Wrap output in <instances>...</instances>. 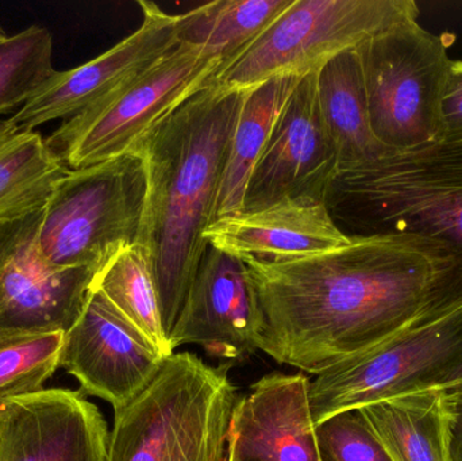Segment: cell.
Returning <instances> with one entry per match:
<instances>
[{"mask_svg": "<svg viewBox=\"0 0 462 461\" xmlns=\"http://www.w3.org/2000/svg\"><path fill=\"white\" fill-rule=\"evenodd\" d=\"M323 254L242 257L257 295L255 349L319 375L425 314L453 267L441 244L415 235H349Z\"/></svg>", "mask_w": 462, "mask_h": 461, "instance_id": "obj_1", "label": "cell"}, {"mask_svg": "<svg viewBox=\"0 0 462 461\" xmlns=\"http://www.w3.org/2000/svg\"><path fill=\"white\" fill-rule=\"evenodd\" d=\"M245 91L211 80L176 106L132 151L148 171L140 245L149 257L165 333L171 337L208 244Z\"/></svg>", "mask_w": 462, "mask_h": 461, "instance_id": "obj_2", "label": "cell"}, {"mask_svg": "<svg viewBox=\"0 0 462 461\" xmlns=\"http://www.w3.org/2000/svg\"><path fill=\"white\" fill-rule=\"evenodd\" d=\"M326 206L346 235H415L441 244L452 271L422 317L462 306V143H439L338 168Z\"/></svg>", "mask_w": 462, "mask_h": 461, "instance_id": "obj_3", "label": "cell"}, {"mask_svg": "<svg viewBox=\"0 0 462 461\" xmlns=\"http://www.w3.org/2000/svg\"><path fill=\"white\" fill-rule=\"evenodd\" d=\"M229 365L211 367L181 352L162 363L153 381L114 411L107 461H227L239 395Z\"/></svg>", "mask_w": 462, "mask_h": 461, "instance_id": "obj_4", "label": "cell"}, {"mask_svg": "<svg viewBox=\"0 0 462 461\" xmlns=\"http://www.w3.org/2000/svg\"><path fill=\"white\" fill-rule=\"evenodd\" d=\"M146 200L148 171L137 152L69 171L42 208L41 257L53 270L99 271L121 249L140 245Z\"/></svg>", "mask_w": 462, "mask_h": 461, "instance_id": "obj_5", "label": "cell"}, {"mask_svg": "<svg viewBox=\"0 0 462 461\" xmlns=\"http://www.w3.org/2000/svg\"><path fill=\"white\" fill-rule=\"evenodd\" d=\"M414 0H295L214 81L254 88L277 78H303L374 35L418 22Z\"/></svg>", "mask_w": 462, "mask_h": 461, "instance_id": "obj_6", "label": "cell"}, {"mask_svg": "<svg viewBox=\"0 0 462 461\" xmlns=\"http://www.w3.org/2000/svg\"><path fill=\"white\" fill-rule=\"evenodd\" d=\"M462 379V306L420 317L376 346L320 373L309 384L315 427L326 420L418 390Z\"/></svg>", "mask_w": 462, "mask_h": 461, "instance_id": "obj_7", "label": "cell"}, {"mask_svg": "<svg viewBox=\"0 0 462 461\" xmlns=\"http://www.w3.org/2000/svg\"><path fill=\"white\" fill-rule=\"evenodd\" d=\"M218 60L178 43L145 72L67 119L45 143L69 171L129 153L137 141L176 106L214 80Z\"/></svg>", "mask_w": 462, "mask_h": 461, "instance_id": "obj_8", "label": "cell"}, {"mask_svg": "<svg viewBox=\"0 0 462 461\" xmlns=\"http://www.w3.org/2000/svg\"><path fill=\"white\" fill-rule=\"evenodd\" d=\"M356 51L377 140L391 152L439 143L442 95L453 64L444 38L411 22Z\"/></svg>", "mask_w": 462, "mask_h": 461, "instance_id": "obj_9", "label": "cell"}, {"mask_svg": "<svg viewBox=\"0 0 462 461\" xmlns=\"http://www.w3.org/2000/svg\"><path fill=\"white\" fill-rule=\"evenodd\" d=\"M42 210L0 222V332L67 333L99 271L53 270L40 254Z\"/></svg>", "mask_w": 462, "mask_h": 461, "instance_id": "obj_10", "label": "cell"}, {"mask_svg": "<svg viewBox=\"0 0 462 461\" xmlns=\"http://www.w3.org/2000/svg\"><path fill=\"white\" fill-rule=\"evenodd\" d=\"M338 165L318 102V72L309 73L296 84L274 124L247 181L241 211L284 199L325 202Z\"/></svg>", "mask_w": 462, "mask_h": 461, "instance_id": "obj_11", "label": "cell"}, {"mask_svg": "<svg viewBox=\"0 0 462 461\" xmlns=\"http://www.w3.org/2000/svg\"><path fill=\"white\" fill-rule=\"evenodd\" d=\"M164 357L97 290L64 335L60 367L80 383L83 395L100 398L114 411L129 405L162 368Z\"/></svg>", "mask_w": 462, "mask_h": 461, "instance_id": "obj_12", "label": "cell"}, {"mask_svg": "<svg viewBox=\"0 0 462 461\" xmlns=\"http://www.w3.org/2000/svg\"><path fill=\"white\" fill-rule=\"evenodd\" d=\"M140 27L100 56L73 69L59 72L32 97L11 121L35 130L56 119L78 115L114 89L156 64L176 45V21L153 2H138Z\"/></svg>", "mask_w": 462, "mask_h": 461, "instance_id": "obj_13", "label": "cell"}, {"mask_svg": "<svg viewBox=\"0 0 462 461\" xmlns=\"http://www.w3.org/2000/svg\"><path fill=\"white\" fill-rule=\"evenodd\" d=\"M258 327L260 308L244 259L208 244L171 333V348L199 346L217 359H242L257 351Z\"/></svg>", "mask_w": 462, "mask_h": 461, "instance_id": "obj_14", "label": "cell"}, {"mask_svg": "<svg viewBox=\"0 0 462 461\" xmlns=\"http://www.w3.org/2000/svg\"><path fill=\"white\" fill-rule=\"evenodd\" d=\"M108 440L102 413L80 390L0 401V461H107Z\"/></svg>", "mask_w": 462, "mask_h": 461, "instance_id": "obj_15", "label": "cell"}, {"mask_svg": "<svg viewBox=\"0 0 462 461\" xmlns=\"http://www.w3.org/2000/svg\"><path fill=\"white\" fill-rule=\"evenodd\" d=\"M303 373H269L239 397L227 461H325Z\"/></svg>", "mask_w": 462, "mask_h": 461, "instance_id": "obj_16", "label": "cell"}, {"mask_svg": "<svg viewBox=\"0 0 462 461\" xmlns=\"http://www.w3.org/2000/svg\"><path fill=\"white\" fill-rule=\"evenodd\" d=\"M210 245L266 262L323 254L350 243L322 200L284 199L268 207L216 219L205 232Z\"/></svg>", "mask_w": 462, "mask_h": 461, "instance_id": "obj_17", "label": "cell"}, {"mask_svg": "<svg viewBox=\"0 0 462 461\" xmlns=\"http://www.w3.org/2000/svg\"><path fill=\"white\" fill-rule=\"evenodd\" d=\"M318 102L336 146L338 168L391 153L372 129L368 97L357 51H344L318 70Z\"/></svg>", "mask_w": 462, "mask_h": 461, "instance_id": "obj_18", "label": "cell"}, {"mask_svg": "<svg viewBox=\"0 0 462 461\" xmlns=\"http://www.w3.org/2000/svg\"><path fill=\"white\" fill-rule=\"evenodd\" d=\"M358 410L391 461H448L442 387L407 392Z\"/></svg>", "mask_w": 462, "mask_h": 461, "instance_id": "obj_19", "label": "cell"}, {"mask_svg": "<svg viewBox=\"0 0 462 461\" xmlns=\"http://www.w3.org/2000/svg\"><path fill=\"white\" fill-rule=\"evenodd\" d=\"M293 2L295 0H217L206 3L178 15L176 38L178 43L194 46L206 56L218 60L225 69Z\"/></svg>", "mask_w": 462, "mask_h": 461, "instance_id": "obj_20", "label": "cell"}, {"mask_svg": "<svg viewBox=\"0 0 462 461\" xmlns=\"http://www.w3.org/2000/svg\"><path fill=\"white\" fill-rule=\"evenodd\" d=\"M301 78H277L246 89L217 202V219L241 213L247 181L260 160L274 124Z\"/></svg>", "mask_w": 462, "mask_h": 461, "instance_id": "obj_21", "label": "cell"}, {"mask_svg": "<svg viewBox=\"0 0 462 461\" xmlns=\"http://www.w3.org/2000/svg\"><path fill=\"white\" fill-rule=\"evenodd\" d=\"M68 172L40 133L0 121V222L42 210Z\"/></svg>", "mask_w": 462, "mask_h": 461, "instance_id": "obj_22", "label": "cell"}, {"mask_svg": "<svg viewBox=\"0 0 462 461\" xmlns=\"http://www.w3.org/2000/svg\"><path fill=\"white\" fill-rule=\"evenodd\" d=\"M92 289L99 291L160 356L168 359L175 354L162 325L153 273L143 246H127L114 254L95 276Z\"/></svg>", "mask_w": 462, "mask_h": 461, "instance_id": "obj_23", "label": "cell"}, {"mask_svg": "<svg viewBox=\"0 0 462 461\" xmlns=\"http://www.w3.org/2000/svg\"><path fill=\"white\" fill-rule=\"evenodd\" d=\"M56 72L46 27L30 26L0 41V114L21 110Z\"/></svg>", "mask_w": 462, "mask_h": 461, "instance_id": "obj_24", "label": "cell"}, {"mask_svg": "<svg viewBox=\"0 0 462 461\" xmlns=\"http://www.w3.org/2000/svg\"><path fill=\"white\" fill-rule=\"evenodd\" d=\"M64 333L0 332V401L34 394L60 367Z\"/></svg>", "mask_w": 462, "mask_h": 461, "instance_id": "obj_25", "label": "cell"}, {"mask_svg": "<svg viewBox=\"0 0 462 461\" xmlns=\"http://www.w3.org/2000/svg\"><path fill=\"white\" fill-rule=\"evenodd\" d=\"M317 435L325 461H391L360 410L326 420Z\"/></svg>", "mask_w": 462, "mask_h": 461, "instance_id": "obj_26", "label": "cell"}, {"mask_svg": "<svg viewBox=\"0 0 462 461\" xmlns=\"http://www.w3.org/2000/svg\"><path fill=\"white\" fill-rule=\"evenodd\" d=\"M442 143H462V61L453 60L441 103Z\"/></svg>", "mask_w": 462, "mask_h": 461, "instance_id": "obj_27", "label": "cell"}, {"mask_svg": "<svg viewBox=\"0 0 462 461\" xmlns=\"http://www.w3.org/2000/svg\"><path fill=\"white\" fill-rule=\"evenodd\" d=\"M448 461H462V379L444 389Z\"/></svg>", "mask_w": 462, "mask_h": 461, "instance_id": "obj_28", "label": "cell"}, {"mask_svg": "<svg viewBox=\"0 0 462 461\" xmlns=\"http://www.w3.org/2000/svg\"><path fill=\"white\" fill-rule=\"evenodd\" d=\"M7 37L8 35L5 34V29H3L2 26H0V41L5 40V38Z\"/></svg>", "mask_w": 462, "mask_h": 461, "instance_id": "obj_29", "label": "cell"}]
</instances>
